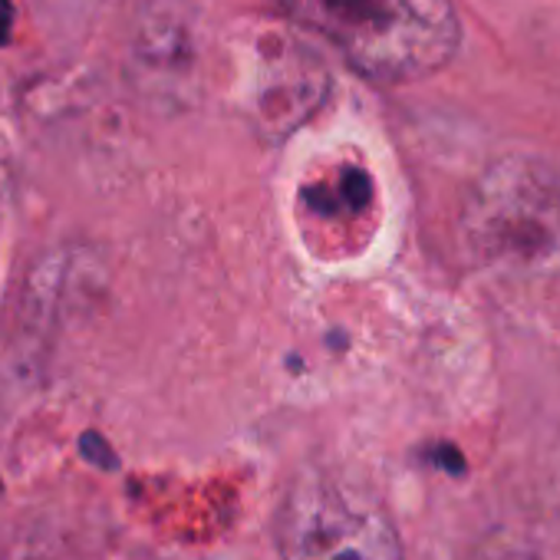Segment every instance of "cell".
<instances>
[{
    "label": "cell",
    "instance_id": "cell-1",
    "mask_svg": "<svg viewBox=\"0 0 560 560\" xmlns=\"http://www.w3.org/2000/svg\"><path fill=\"white\" fill-rule=\"evenodd\" d=\"M298 27L330 44L376 86L442 73L462 47L455 0H273Z\"/></svg>",
    "mask_w": 560,
    "mask_h": 560
},
{
    "label": "cell",
    "instance_id": "cell-2",
    "mask_svg": "<svg viewBox=\"0 0 560 560\" xmlns=\"http://www.w3.org/2000/svg\"><path fill=\"white\" fill-rule=\"evenodd\" d=\"M273 537L280 560H402L389 511L320 468L291 481L273 517Z\"/></svg>",
    "mask_w": 560,
    "mask_h": 560
},
{
    "label": "cell",
    "instance_id": "cell-3",
    "mask_svg": "<svg viewBox=\"0 0 560 560\" xmlns=\"http://www.w3.org/2000/svg\"><path fill=\"white\" fill-rule=\"evenodd\" d=\"M11 0H0V44H8V34H11Z\"/></svg>",
    "mask_w": 560,
    "mask_h": 560
}]
</instances>
